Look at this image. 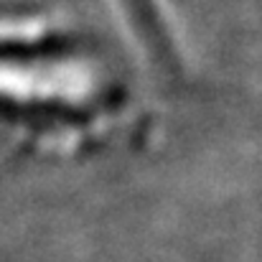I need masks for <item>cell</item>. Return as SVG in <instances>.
Segmentation results:
<instances>
[]
</instances>
